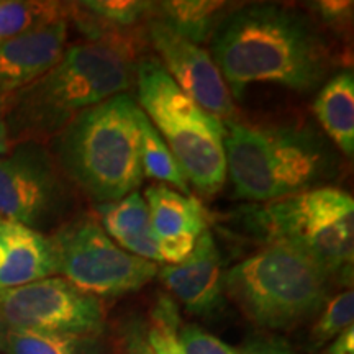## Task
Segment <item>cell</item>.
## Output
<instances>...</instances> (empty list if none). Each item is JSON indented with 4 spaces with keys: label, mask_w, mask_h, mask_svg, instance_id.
<instances>
[{
    "label": "cell",
    "mask_w": 354,
    "mask_h": 354,
    "mask_svg": "<svg viewBox=\"0 0 354 354\" xmlns=\"http://www.w3.org/2000/svg\"><path fill=\"white\" fill-rule=\"evenodd\" d=\"M50 236L57 274L86 294L120 297L158 276L159 264L122 250L92 215L73 216Z\"/></svg>",
    "instance_id": "9"
},
{
    "label": "cell",
    "mask_w": 354,
    "mask_h": 354,
    "mask_svg": "<svg viewBox=\"0 0 354 354\" xmlns=\"http://www.w3.org/2000/svg\"><path fill=\"white\" fill-rule=\"evenodd\" d=\"M3 259H6V250H3V245L0 243V268H2Z\"/></svg>",
    "instance_id": "31"
},
{
    "label": "cell",
    "mask_w": 354,
    "mask_h": 354,
    "mask_svg": "<svg viewBox=\"0 0 354 354\" xmlns=\"http://www.w3.org/2000/svg\"><path fill=\"white\" fill-rule=\"evenodd\" d=\"M354 320V294L351 289L339 292L338 295L326 300L318 313L317 322L310 331V344L313 349L331 343L344 330L353 326Z\"/></svg>",
    "instance_id": "23"
},
{
    "label": "cell",
    "mask_w": 354,
    "mask_h": 354,
    "mask_svg": "<svg viewBox=\"0 0 354 354\" xmlns=\"http://www.w3.org/2000/svg\"><path fill=\"white\" fill-rule=\"evenodd\" d=\"M323 354H354V326L336 336Z\"/></svg>",
    "instance_id": "29"
},
{
    "label": "cell",
    "mask_w": 354,
    "mask_h": 354,
    "mask_svg": "<svg viewBox=\"0 0 354 354\" xmlns=\"http://www.w3.org/2000/svg\"><path fill=\"white\" fill-rule=\"evenodd\" d=\"M136 64L104 44L66 48L41 77L3 99L8 148L28 141L46 145L84 110L123 94L135 81Z\"/></svg>",
    "instance_id": "2"
},
{
    "label": "cell",
    "mask_w": 354,
    "mask_h": 354,
    "mask_svg": "<svg viewBox=\"0 0 354 354\" xmlns=\"http://www.w3.org/2000/svg\"><path fill=\"white\" fill-rule=\"evenodd\" d=\"M232 10V3L216 0H171L153 2L149 17L201 46L202 43L210 41L216 26Z\"/></svg>",
    "instance_id": "18"
},
{
    "label": "cell",
    "mask_w": 354,
    "mask_h": 354,
    "mask_svg": "<svg viewBox=\"0 0 354 354\" xmlns=\"http://www.w3.org/2000/svg\"><path fill=\"white\" fill-rule=\"evenodd\" d=\"M223 274L218 246L207 230L183 263L159 268L156 277L189 313L214 317L225 307Z\"/></svg>",
    "instance_id": "12"
},
{
    "label": "cell",
    "mask_w": 354,
    "mask_h": 354,
    "mask_svg": "<svg viewBox=\"0 0 354 354\" xmlns=\"http://www.w3.org/2000/svg\"><path fill=\"white\" fill-rule=\"evenodd\" d=\"M76 207V187L46 145L28 141L0 154V220L51 234Z\"/></svg>",
    "instance_id": "8"
},
{
    "label": "cell",
    "mask_w": 354,
    "mask_h": 354,
    "mask_svg": "<svg viewBox=\"0 0 354 354\" xmlns=\"http://www.w3.org/2000/svg\"><path fill=\"white\" fill-rule=\"evenodd\" d=\"M210 56L238 100L254 82L310 92L335 66L331 46L315 21L277 3L233 8L212 35Z\"/></svg>",
    "instance_id": "1"
},
{
    "label": "cell",
    "mask_w": 354,
    "mask_h": 354,
    "mask_svg": "<svg viewBox=\"0 0 354 354\" xmlns=\"http://www.w3.org/2000/svg\"><path fill=\"white\" fill-rule=\"evenodd\" d=\"M79 6L105 24L123 30L145 26L153 10V2L143 0H86Z\"/></svg>",
    "instance_id": "24"
},
{
    "label": "cell",
    "mask_w": 354,
    "mask_h": 354,
    "mask_svg": "<svg viewBox=\"0 0 354 354\" xmlns=\"http://www.w3.org/2000/svg\"><path fill=\"white\" fill-rule=\"evenodd\" d=\"M69 20V2H0V41Z\"/></svg>",
    "instance_id": "21"
},
{
    "label": "cell",
    "mask_w": 354,
    "mask_h": 354,
    "mask_svg": "<svg viewBox=\"0 0 354 354\" xmlns=\"http://www.w3.org/2000/svg\"><path fill=\"white\" fill-rule=\"evenodd\" d=\"M95 214L104 232L127 253L156 264L165 263L148 205L138 190L117 202L100 203L95 207Z\"/></svg>",
    "instance_id": "16"
},
{
    "label": "cell",
    "mask_w": 354,
    "mask_h": 354,
    "mask_svg": "<svg viewBox=\"0 0 354 354\" xmlns=\"http://www.w3.org/2000/svg\"><path fill=\"white\" fill-rule=\"evenodd\" d=\"M227 177L245 201L266 203L323 187L336 176L330 145L307 125L225 122Z\"/></svg>",
    "instance_id": "3"
},
{
    "label": "cell",
    "mask_w": 354,
    "mask_h": 354,
    "mask_svg": "<svg viewBox=\"0 0 354 354\" xmlns=\"http://www.w3.org/2000/svg\"><path fill=\"white\" fill-rule=\"evenodd\" d=\"M135 81L138 107L174 154L189 184L205 196L218 194L227 183L225 123L189 99L158 57H141Z\"/></svg>",
    "instance_id": "7"
},
{
    "label": "cell",
    "mask_w": 354,
    "mask_h": 354,
    "mask_svg": "<svg viewBox=\"0 0 354 354\" xmlns=\"http://www.w3.org/2000/svg\"><path fill=\"white\" fill-rule=\"evenodd\" d=\"M0 317L6 328L38 333L100 338L107 328L102 300L61 276L0 289Z\"/></svg>",
    "instance_id": "10"
},
{
    "label": "cell",
    "mask_w": 354,
    "mask_h": 354,
    "mask_svg": "<svg viewBox=\"0 0 354 354\" xmlns=\"http://www.w3.org/2000/svg\"><path fill=\"white\" fill-rule=\"evenodd\" d=\"M179 308L169 295H161L151 308L146 338L154 354H185L179 342Z\"/></svg>",
    "instance_id": "22"
},
{
    "label": "cell",
    "mask_w": 354,
    "mask_h": 354,
    "mask_svg": "<svg viewBox=\"0 0 354 354\" xmlns=\"http://www.w3.org/2000/svg\"><path fill=\"white\" fill-rule=\"evenodd\" d=\"M240 354H295V351L281 338L256 336L248 339Z\"/></svg>",
    "instance_id": "28"
},
{
    "label": "cell",
    "mask_w": 354,
    "mask_h": 354,
    "mask_svg": "<svg viewBox=\"0 0 354 354\" xmlns=\"http://www.w3.org/2000/svg\"><path fill=\"white\" fill-rule=\"evenodd\" d=\"M3 99H6V97L0 95V154L8 151L7 130H6V122H3Z\"/></svg>",
    "instance_id": "30"
},
{
    "label": "cell",
    "mask_w": 354,
    "mask_h": 354,
    "mask_svg": "<svg viewBox=\"0 0 354 354\" xmlns=\"http://www.w3.org/2000/svg\"><path fill=\"white\" fill-rule=\"evenodd\" d=\"M313 112L330 140L344 156L354 154V74L351 69L335 74L313 102Z\"/></svg>",
    "instance_id": "17"
},
{
    "label": "cell",
    "mask_w": 354,
    "mask_h": 354,
    "mask_svg": "<svg viewBox=\"0 0 354 354\" xmlns=\"http://www.w3.org/2000/svg\"><path fill=\"white\" fill-rule=\"evenodd\" d=\"M0 243L6 250V259L0 268V289L57 276V258L50 234L0 220Z\"/></svg>",
    "instance_id": "15"
},
{
    "label": "cell",
    "mask_w": 354,
    "mask_h": 354,
    "mask_svg": "<svg viewBox=\"0 0 354 354\" xmlns=\"http://www.w3.org/2000/svg\"><path fill=\"white\" fill-rule=\"evenodd\" d=\"M179 342L185 354H240L236 348L197 325L179 326Z\"/></svg>",
    "instance_id": "25"
},
{
    "label": "cell",
    "mask_w": 354,
    "mask_h": 354,
    "mask_svg": "<svg viewBox=\"0 0 354 354\" xmlns=\"http://www.w3.org/2000/svg\"><path fill=\"white\" fill-rule=\"evenodd\" d=\"M0 354H105L99 336L38 333L3 328Z\"/></svg>",
    "instance_id": "19"
},
{
    "label": "cell",
    "mask_w": 354,
    "mask_h": 354,
    "mask_svg": "<svg viewBox=\"0 0 354 354\" xmlns=\"http://www.w3.org/2000/svg\"><path fill=\"white\" fill-rule=\"evenodd\" d=\"M145 202L165 264L183 263L201 234L209 230V216L202 202L165 184L149 185L145 190Z\"/></svg>",
    "instance_id": "13"
},
{
    "label": "cell",
    "mask_w": 354,
    "mask_h": 354,
    "mask_svg": "<svg viewBox=\"0 0 354 354\" xmlns=\"http://www.w3.org/2000/svg\"><path fill=\"white\" fill-rule=\"evenodd\" d=\"M3 328H6V325H3V322H2V317H0V331H2Z\"/></svg>",
    "instance_id": "32"
},
{
    "label": "cell",
    "mask_w": 354,
    "mask_h": 354,
    "mask_svg": "<svg viewBox=\"0 0 354 354\" xmlns=\"http://www.w3.org/2000/svg\"><path fill=\"white\" fill-rule=\"evenodd\" d=\"M243 228L266 245H287L344 284L353 279L354 202L342 189L323 187L240 212Z\"/></svg>",
    "instance_id": "6"
},
{
    "label": "cell",
    "mask_w": 354,
    "mask_h": 354,
    "mask_svg": "<svg viewBox=\"0 0 354 354\" xmlns=\"http://www.w3.org/2000/svg\"><path fill=\"white\" fill-rule=\"evenodd\" d=\"M145 30L148 43L158 53L159 61L177 87L207 113L223 123L232 120L234 113L232 92L210 53L171 32L151 17L146 20Z\"/></svg>",
    "instance_id": "11"
},
{
    "label": "cell",
    "mask_w": 354,
    "mask_h": 354,
    "mask_svg": "<svg viewBox=\"0 0 354 354\" xmlns=\"http://www.w3.org/2000/svg\"><path fill=\"white\" fill-rule=\"evenodd\" d=\"M317 19L331 28H346L353 19V2L344 0H318L310 3Z\"/></svg>",
    "instance_id": "26"
},
{
    "label": "cell",
    "mask_w": 354,
    "mask_h": 354,
    "mask_svg": "<svg viewBox=\"0 0 354 354\" xmlns=\"http://www.w3.org/2000/svg\"><path fill=\"white\" fill-rule=\"evenodd\" d=\"M331 277L308 256L287 245H266L223 274L225 295L248 320L266 330H292L317 317Z\"/></svg>",
    "instance_id": "5"
},
{
    "label": "cell",
    "mask_w": 354,
    "mask_h": 354,
    "mask_svg": "<svg viewBox=\"0 0 354 354\" xmlns=\"http://www.w3.org/2000/svg\"><path fill=\"white\" fill-rule=\"evenodd\" d=\"M69 21L0 41V95L20 91L51 69L66 51Z\"/></svg>",
    "instance_id": "14"
},
{
    "label": "cell",
    "mask_w": 354,
    "mask_h": 354,
    "mask_svg": "<svg viewBox=\"0 0 354 354\" xmlns=\"http://www.w3.org/2000/svg\"><path fill=\"white\" fill-rule=\"evenodd\" d=\"M122 351L123 354H154L146 338L143 323H128L122 333Z\"/></svg>",
    "instance_id": "27"
},
{
    "label": "cell",
    "mask_w": 354,
    "mask_h": 354,
    "mask_svg": "<svg viewBox=\"0 0 354 354\" xmlns=\"http://www.w3.org/2000/svg\"><path fill=\"white\" fill-rule=\"evenodd\" d=\"M138 127L143 176L156 179L159 184L171 185L177 192L190 196V185L184 171L180 169L174 154L171 153L165 140L161 138V135L141 109H138Z\"/></svg>",
    "instance_id": "20"
},
{
    "label": "cell",
    "mask_w": 354,
    "mask_h": 354,
    "mask_svg": "<svg viewBox=\"0 0 354 354\" xmlns=\"http://www.w3.org/2000/svg\"><path fill=\"white\" fill-rule=\"evenodd\" d=\"M138 104L117 94L84 110L50 141L57 166L92 202H117L143 183Z\"/></svg>",
    "instance_id": "4"
}]
</instances>
